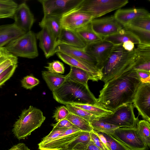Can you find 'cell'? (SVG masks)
<instances>
[{
	"label": "cell",
	"mask_w": 150,
	"mask_h": 150,
	"mask_svg": "<svg viewBox=\"0 0 150 150\" xmlns=\"http://www.w3.org/2000/svg\"><path fill=\"white\" fill-rule=\"evenodd\" d=\"M141 83L135 71L123 74L104 84L100 91L98 105L113 112L123 105L132 103Z\"/></svg>",
	"instance_id": "obj_1"
},
{
	"label": "cell",
	"mask_w": 150,
	"mask_h": 150,
	"mask_svg": "<svg viewBox=\"0 0 150 150\" xmlns=\"http://www.w3.org/2000/svg\"><path fill=\"white\" fill-rule=\"evenodd\" d=\"M91 140L101 150H110L103 143L96 131L93 130L89 132Z\"/></svg>",
	"instance_id": "obj_44"
},
{
	"label": "cell",
	"mask_w": 150,
	"mask_h": 150,
	"mask_svg": "<svg viewBox=\"0 0 150 150\" xmlns=\"http://www.w3.org/2000/svg\"><path fill=\"white\" fill-rule=\"evenodd\" d=\"M131 150H146L148 147L138 133L137 128L119 127L111 135Z\"/></svg>",
	"instance_id": "obj_8"
},
{
	"label": "cell",
	"mask_w": 150,
	"mask_h": 150,
	"mask_svg": "<svg viewBox=\"0 0 150 150\" xmlns=\"http://www.w3.org/2000/svg\"><path fill=\"white\" fill-rule=\"evenodd\" d=\"M113 46L110 42L103 39L86 45L84 50L88 54L95 60L96 62L97 67L102 71Z\"/></svg>",
	"instance_id": "obj_10"
},
{
	"label": "cell",
	"mask_w": 150,
	"mask_h": 150,
	"mask_svg": "<svg viewBox=\"0 0 150 150\" xmlns=\"http://www.w3.org/2000/svg\"><path fill=\"white\" fill-rule=\"evenodd\" d=\"M83 0H39L42 5L44 16H62L78 7Z\"/></svg>",
	"instance_id": "obj_9"
},
{
	"label": "cell",
	"mask_w": 150,
	"mask_h": 150,
	"mask_svg": "<svg viewBox=\"0 0 150 150\" xmlns=\"http://www.w3.org/2000/svg\"><path fill=\"white\" fill-rule=\"evenodd\" d=\"M18 5L12 0H0V19L13 18Z\"/></svg>",
	"instance_id": "obj_32"
},
{
	"label": "cell",
	"mask_w": 150,
	"mask_h": 150,
	"mask_svg": "<svg viewBox=\"0 0 150 150\" xmlns=\"http://www.w3.org/2000/svg\"><path fill=\"white\" fill-rule=\"evenodd\" d=\"M67 79L86 85L88 81L91 80L89 74L85 71L76 67L70 66L69 73L65 76Z\"/></svg>",
	"instance_id": "obj_27"
},
{
	"label": "cell",
	"mask_w": 150,
	"mask_h": 150,
	"mask_svg": "<svg viewBox=\"0 0 150 150\" xmlns=\"http://www.w3.org/2000/svg\"><path fill=\"white\" fill-rule=\"evenodd\" d=\"M58 57L70 66L82 69L90 76L91 80L97 81L101 80L102 77V71L96 67L81 59L72 57L62 53H56Z\"/></svg>",
	"instance_id": "obj_15"
},
{
	"label": "cell",
	"mask_w": 150,
	"mask_h": 150,
	"mask_svg": "<svg viewBox=\"0 0 150 150\" xmlns=\"http://www.w3.org/2000/svg\"><path fill=\"white\" fill-rule=\"evenodd\" d=\"M116 19L123 26L137 18L150 16L148 11L143 8L119 9L114 14Z\"/></svg>",
	"instance_id": "obj_18"
},
{
	"label": "cell",
	"mask_w": 150,
	"mask_h": 150,
	"mask_svg": "<svg viewBox=\"0 0 150 150\" xmlns=\"http://www.w3.org/2000/svg\"><path fill=\"white\" fill-rule=\"evenodd\" d=\"M90 140L89 132H83L71 142L65 149L74 150H85Z\"/></svg>",
	"instance_id": "obj_29"
},
{
	"label": "cell",
	"mask_w": 150,
	"mask_h": 150,
	"mask_svg": "<svg viewBox=\"0 0 150 150\" xmlns=\"http://www.w3.org/2000/svg\"><path fill=\"white\" fill-rule=\"evenodd\" d=\"M93 130L97 132L112 135L118 127L104 122L99 118L94 119L90 123Z\"/></svg>",
	"instance_id": "obj_33"
},
{
	"label": "cell",
	"mask_w": 150,
	"mask_h": 150,
	"mask_svg": "<svg viewBox=\"0 0 150 150\" xmlns=\"http://www.w3.org/2000/svg\"><path fill=\"white\" fill-rule=\"evenodd\" d=\"M51 126L53 127L59 128H69L73 125L68 120L66 119H63L55 124H52Z\"/></svg>",
	"instance_id": "obj_46"
},
{
	"label": "cell",
	"mask_w": 150,
	"mask_h": 150,
	"mask_svg": "<svg viewBox=\"0 0 150 150\" xmlns=\"http://www.w3.org/2000/svg\"><path fill=\"white\" fill-rule=\"evenodd\" d=\"M70 113L68 109L64 106L58 107L56 109L53 116L57 122L66 119Z\"/></svg>",
	"instance_id": "obj_42"
},
{
	"label": "cell",
	"mask_w": 150,
	"mask_h": 150,
	"mask_svg": "<svg viewBox=\"0 0 150 150\" xmlns=\"http://www.w3.org/2000/svg\"><path fill=\"white\" fill-rule=\"evenodd\" d=\"M66 119L82 131L90 132L93 130L88 121L70 112Z\"/></svg>",
	"instance_id": "obj_34"
},
{
	"label": "cell",
	"mask_w": 150,
	"mask_h": 150,
	"mask_svg": "<svg viewBox=\"0 0 150 150\" xmlns=\"http://www.w3.org/2000/svg\"><path fill=\"white\" fill-rule=\"evenodd\" d=\"M36 34L31 30L12 40L5 47L16 57L34 59L39 55Z\"/></svg>",
	"instance_id": "obj_5"
},
{
	"label": "cell",
	"mask_w": 150,
	"mask_h": 150,
	"mask_svg": "<svg viewBox=\"0 0 150 150\" xmlns=\"http://www.w3.org/2000/svg\"><path fill=\"white\" fill-rule=\"evenodd\" d=\"M26 32L13 23L0 25V47H4L14 39Z\"/></svg>",
	"instance_id": "obj_21"
},
{
	"label": "cell",
	"mask_w": 150,
	"mask_h": 150,
	"mask_svg": "<svg viewBox=\"0 0 150 150\" xmlns=\"http://www.w3.org/2000/svg\"><path fill=\"white\" fill-rule=\"evenodd\" d=\"M60 18L56 16H44L39 25L41 28L46 27L57 40L62 28L60 24Z\"/></svg>",
	"instance_id": "obj_24"
},
{
	"label": "cell",
	"mask_w": 150,
	"mask_h": 150,
	"mask_svg": "<svg viewBox=\"0 0 150 150\" xmlns=\"http://www.w3.org/2000/svg\"><path fill=\"white\" fill-rule=\"evenodd\" d=\"M57 150H74L72 149H58Z\"/></svg>",
	"instance_id": "obj_51"
},
{
	"label": "cell",
	"mask_w": 150,
	"mask_h": 150,
	"mask_svg": "<svg viewBox=\"0 0 150 150\" xmlns=\"http://www.w3.org/2000/svg\"><path fill=\"white\" fill-rule=\"evenodd\" d=\"M72 105L96 115L100 117L105 116L112 113L113 112L97 104H81Z\"/></svg>",
	"instance_id": "obj_31"
},
{
	"label": "cell",
	"mask_w": 150,
	"mask_h": 150,
	"mask_svg": "<svg viewBox=\"0 0 150 150\" xmlns=\"http://www.w3.org/2000/svg\"><path fill=\"white\" fill-rule=\"evenodd\" d=\"M137 58L135 48L128 51L122 45H114L102 69L101 81L105 83L132 70Z\"/></svg>",
	"instance_id": "obj_2"
},
{
	"label": "cell",
	"mask_w": 150,
	"mask_h": 150,
	"mask_svg": "<svg viewBox=\"0 0 150 150\" xmlns=\"http://www.w3.org/2000/svg\"><path fill=\"white\" fill-rule=\"evenodd\" d=\"M84 48L60 44L57 46L55 52L56 54L57 52H61L81 59L97 67L96 61L85 52Z\"/></svg>",
	"instance_id": "obj_20"
},
{
	"label": "cell",
	"mask_w": 150,
	"mask_h": 150,
	"mask_svg": "<svg viewBox=\"0 0 150 150\" xmlns=\"http://www.w3.org/2000/svg\"><path fill=\"white\" fill-rule=\"evenodd\" d=\"M132 103L123 105L113 112L105 116L99 118L101 120L118 127L137 128L139 121L136 117Z\"/></svg>",
	"instance_id": "obj_7"
},
{
	"label": "cell",
	"mask_w": 150,
	"mask_h": 150,
	"mask_svg": "<svg viewBox=\"0 0 150 150\" xmlns=\"http://www.w3.org/2000/svg\"><path fill=\"white\" fill-rule=\"evenodd\" d=\"M83 132L73 125L52 141L42 144H38V149L40 150H57L65 149L71 142Z\"/></svg>",
	"instance_id": "obj_14"
},
{
	"label": "cell",
	"mask_w": 150,
	"mask_h": 150,
	"mask_svg": "<svg viewBox=\"0 0 150 150\" xmlns=\"http://www.w3.org/2000/svg\"><path fill=\"white\" fill-rule=\"evenodd\" d=\"M57 42L58 45L63 44L81 48L86 45L74 30L64 28H62Z\"/></svg>",
	"instance_id": "obj_22"
},
{
	"label": "cell",
	"mask_w": 150,
	"mask_h": 150,
	"mask_svg": "<svg viewBox=\"0 0 150 150\" xmlns=\"http://www.w3.org/2000/svg\"><path fill=\"white\" fill-rule=\"evenodd\" d=\"M123 28L133 34L139 40V44L150 45V31L126 25Z\"/></svg>",
	"instance_id": "obj_30"
},
{
	"label": "cell",
	"mask_w": 150,
	"mask_h": 150,
	"mask_svg": "<svg viewBox=\"0 0 150 150\" xmlns=\"http://www.w3.org/2000/svg\"><path fill=\"white\" fill-rule=\"evenodd\" d=\"M17 66V64L12 65L0 74V87L12 76Z\"/></svg>",
	"instance_id": "obj_43"
},
{
	"label": "cell",
	"mask_w": 150,
	"mask_h": 150,
	"mask_svg": "<svg viewBox=\"0 0 150 150\" xmlns=\"http://www.w3.org/2000/svg\"><path fill=\"white\" fill-rule=\"evenodd\" d=\"M12 18L15 25L26 33L31 30L35 21L33 14L25 2L18 5Z\"/></svg>",
	"instance_id": "obj_16"
},
{
	"label": "cell",
	"mask_w": 150,
	"mask_h": 150,
	"mask_svg": "<svg viewBox=\"0 0 150 150\" xmlns=\"http://www.w3.org/2000/svg\"><path fill=\"white\" fill-rule=\"evenodd\" d=\"M39 83L38 79L31 75L24 77L21 81L22 86L27 89L31 90Z\"/></svg>",
	"instance_id": "obj_41"
},
{
	"label": "cell",
	"mask_w": 150,
	"mask_h": 150,
	"mask_svg": "<svg viewBox=\"0 0 150 150\" xmlns=\"http://www.w3.org/2000/svg\"><path fill=\"white\" fill-rule=\"evenodd\" d=\"M78 7L61 17L60 22L62 28L75 30L91 23L93 19L91 16L79 10Z\"/></svg>",
	"instance_id": "obj_13"
},
{
	"label": "cell",
	"mask_w": 150,
	"mask_h": 150,
	"mask_svg": "<svg viewBox=\"0 0 150 150\" xmlns=\"http://www.w3.org/2000/svg\"><path fill=\"white\" fill-rule=\"evenodd\" d=\"M97 133L102 141L110 150H131L111 135Z\"/></svg>",
	"instance_id": "obj_28"
},
{
	"label": "cell",
	"mask_w": 150,
	"mask_h": 150,
	"mask_svg": "<svg viewBox=\"0 0 150 150\" xmlns=\"http://www.w3.org/2000/svg\"><path fill=\"white\" fill-rule=\"evenodd\" d=\"M66 107L70 113L84 119L90 123L94 119L100 118L96 115L72 105H67Z\"/></svg>",
	"instance_id": "obj_36"
},
{
	"label": "cell",
	"mask_w": 150,
	"mask_h": 150,
	"mask_svg": "<svg viewBox=\"0 0 150 150\" xmlns=\"http://www.w3.org/2000/svg\"><path fill=\"white\" fill-rule=\"evenodd\" d=\"M42 74L43 79L52 91L60 86L66 79L65 76L52 73L47 71H42Z\"/></svg>",
	"instance_id": "obj_25"
},
{
	"label": "cell",
	"mask_w": 150,
	"mask_h": 150,
	"mask_svg": "<svg viewBox=\"0 0 150 150\" xmlns=\"http://www.w3.org/2000/svg\"><path fill=\"white\" fill-rule=\"evenodd\" d=\"M137 132L139 135L146 146H150V123L144 120L139 121L137 126Z\"/></svg>",
	"instance_id": "obj_35"
},
{
	"label": "cell",
	"mask_w": 150,
	"mask_h": 150,
	"mask_svg": "<svg viewBox=\"0 0 150 150\" xmlns=\"http://www.w3.org/2000/svg\"><path fill=\"white\" fill-rule=\"evenodd\" d=\"M144 120L150 122V83H141L135 94L133 101Z\"/></svg>",
	"instance_id": "obj_12"
},
{
	"label": "cell",
	"mask_w": 150,
	"mask_h": 150,
	"mask_svg": "<svg viewBox=\"0 0 150 150\" xmlns=\"http://www.w3.org/2000/svg\"><path fill=\"white\" fill-rule=\"evenodd\" d=\"M10 54L5 47H0V60L4 57Z\"/></svg>",
	"instance_id": "obj_50"
},
{
	"label": "cell",
	"mask_w": 150,
	"mask_h": 150,
	"mask_svg": "<svg viewBox=\"0 0 150 150\" xmlns=\"http://www.w3.org/2000/svg\"><path fill=\"white\" fill-rule=\"evenodd\" d=\"M127 25L150 31V16L137 18L132 21Z\"/></svg>",
	"instance_id": "obj_37"
},
{
	"label": "cell",
	"mask_w": 150,
	"mask_h": 150,
	"mask_svg": "<svg viewBox=\"0 0 150 150\" xmlns=\"http://www.w3.org/2000/svg\"><path fill=\"white\" fill-rule=\"evenodd\" d=\"M74 31L86 45L95 42L103 39L93 31L90 23Z\"/></svg>",
	"instance_id": "obj_26"
},
{
	"label": "cell",
	"mask_w": 150,
	"mask_h": 150,
	"mask_svg": "<svg viewBox=\"0 0 150 150\" xmlns=\"http://www.w3.org/2000/svg\"><path fill=\"white\" fill-rule=\"evenodd\" d=\"M103 40L110 42L114 45H122L128 41H131L134 44L140 43L139 40L134 35L123 28L116 33L104 38Z\"/></svg>",
	"instance_id": "obj_23"
},
{
	"label": "cell",
	"mask_w": 150,
	"mask_h": 150,
	"mask_svg": "<svg viewBox=\"0 0 150 150\" xmlns=\"http://www.w3.org/2000/svg\"><path fill=\"white\" fill-rule=\"evenodd\" d=\"M45 67L48 71L52 73L61 74L64 72L65 68L63 64L58 60L48 63L47 66Z\"/></svg>",
	"instance_id": "obj_39"
},
{
	"label": "cell",
	"mask_w": 150,
	"mask_h": 150,
	"mask_svg": "<svg viewBox=\"0 0 150 150\" xmlns=\"http://www.w3.org/2000/svg\"><path fill=\"white\" fill-rule=\"evenodd\" d=\"M128 2L127 0H83L78 7L94 19L121 8Z\"/></svg>",
	"instance_id": "obj_6"
},
{
	"label": "cell",
	"mask_w": 150,
	"mask_h": 150,
	"mask_svg": "<svg viewBox=\"0 0 150 150\" xmlns=\"http://www.w3.org/2000/svg\"><path fill=\"white\" fill-rule=\"evenodd\" d=\"M8 150H30L25 144L20 143L12 146Z\"/></svg>",
	"instance_id": "obj_47"
},
{
	"label": "cell",
	"mask_w": 150,
	"mask_h": 150,
	"mask_svg": "<svg viewBox=\"0 0 150 150\" xmlns=\"http://www.w3.org/2000/svg\"><path fill=\"white\" fill-rule=\"evenodd\" d=\"M67 129L53 127L51 131L48 135L43 138L39 144L46 143L52 141L58 137Z\"/></svg>",
	"instance_id": "obj_40"
},
{
	"label": "cell",
	"mask_w": 150,
	"mask_h": 150,
	"mask_svg": "<svg viewBox=\"0 0 150 150\" xmlns=\"http://www.w3.org/2000/svg\"><path fill=\"white\" fill-rule=\"evenodd\" d=\"M122 46L125 50L131 51L134 49V44L131 41H128L124 43Z\"/></svg>",
	"instance_id": "obj_48"
},
{
	"label": "cell",
	"mask_w": 150,
	"mask_h": 150,
	"mask_svg": "<svg viewBox=\"0 0 150 150\" xmlns=\"http://www.w3.org/2000/svg\"><path fill=\"white\" fill-rule=\"evenodd\" d=\"M137 45L135 48L137 58L132 70L150 72V45Z\"/></svg>",
	"instance_id": "obj_19"
},
{
	"label": "cell",
	"mask_w": 150,
	"mask_h": 150,
	"mask_svg": "<svg viewBox=\"0 0 150 150\" xmlns=\"http://www.w3.org/2000/svg\"><path fill=\"white\" fill-rule=\"evenodd\" d=\"M135 71L141 83H150V72L143 71Z\"/></svg>",
	"instance_id": "obj_45"
},
{
	"label": "cell",
	"mask_w": 150,
	"mask_h": 150,
	"mask_svg": "<svg viewBox=\"0 0 150 150\" xmlns=\"http://www.w3.org/2000/svg\"><path fill=\"white\" fill-rule=\"evenodd\" d=\"M85 150H101L91 140Z\"/></svg>",
	"instance_id": "obj_49"
},
{
	"label": "cell",
	"mask_w": 150,
	"mask_h": 150,
	"mask_svg": "<svg viewBox=\"0 0 150 150\" xmlns=\"http://www.w3.org/2000/svg\"><path fill=\"white\" fill-rule=\"evenodd\" d=\"M45 119L41 110L30 105L22 111L13 126L12 132L18 139H25L40 127Z\"/></svg>",
	"instance_id": "obj_4"
},
{
	"label": "cell",
	"mask_w": 150,
	"mask_h": 150,
	"mask_svg": "<svg viewBox=\"0 0 150 150\" xmlns=\"http://www.w3.org/2000/svg\"><path fill=\"white\" fill-rule=\"evenodd\" d=\"M36 35L37 39L39 41V47L47 59L56 54L55 50L58 45L57 40L46 27H42Z\"/></svg>",
	"instance_id": "obj_17"
},
{
	"label": "cell",
	"mask_w": 150,
	"mask_h": 150,
	"mask_svg": "<svg viewBox=\"0 0 150 150\" xmlns=\"http://www.w3.org/2000/svg\"><path fill=\"white\" fill-rule=\"evenodd\" d=\"M17 63V57L11 54L4 57L0 60V74L10 66Z\"/></svg>",
	"instance_id": "obj_38"
},
{
	"label": "cell",
	"mask_w": 150,
	"mask_h": 150,
	"mask_svg": "<svg viewBox=\"0 0 150 150\" xmlns=\"http://www.w3.org/2000/svg\"><path fill=\"white\" fill-rule=\"evenodd\" d=\"M90 23L93 31L103 39L116 33L123 27L114 15L93 19Z\"/></svg>",
	"instance_id": "obj_11"
},
{
	"label": "cell",
	"mask_w": 150,
	"mask_h": 150,
	"mask_svg": "<svg viewBox=\"0 0 150 150\" xmlns=\"http://www.w3.org/2000/svg\"><path fill=\"white\" fill-rule=\"evenodd\" d=\"M53 98L57 102L68 104H97L98 100L89 89L88 85L66 79L62 85L52 91Z\"/></svg>",
	"instance_id": "obj_3"
}]
</instances>
